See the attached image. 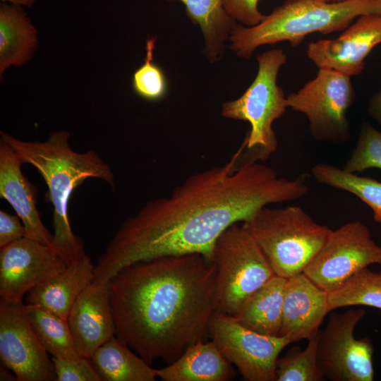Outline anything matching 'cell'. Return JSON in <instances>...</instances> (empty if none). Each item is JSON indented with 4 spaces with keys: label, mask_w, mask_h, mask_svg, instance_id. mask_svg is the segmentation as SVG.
<instances>
[{
    "label": "cell",
    "mask_w": 381,
    "mask_h": 381,
    "mask_svg": "<svg viewBox=\"0 0 381 381\" xmlns=\"http://www.w3.org/2000/svg\"><path fill=\"white\" fill-rule=\"evenodd\" d=\"M308 192L305 176L290 179L262 162L241 164L236 152L224 164L190 174L126 219L99 256L95 278L107 282L131 264L167 255L199 253L212 260L216 241L229 226Z\"/></svg>",
    "instance_id": "cell-1"
},
{
    "label": "cell",
    "mask_w": 381,
    "mask_h": 381,
    "mask_svg": "<svg viewBox=\"0 0 381 381\" xmlns=\"http://www.w3.org/2000/svg\"><path fill=\"white\" fill-rule=\"evenodd\" d=\"M216 277L214 262L199 253L123 267L110 279L115 335L150 365L174 362L209 334Z\"/></svg>",
    "instance_id": "cell-2"
},
{
    "label": "cell",
    "mask_w": 381,
    "mask_h": 381,
    "mask_svg": "<svg viewBox=\"0 0 381 381\" xmlns=\"http://www.w3.org/2000/svg\"><path fill=\"white\" fill-rule=\"evenodd\" d=\"M1 139L17 153L22 162L33 166L48 188L53 206L54 234L52 248L70 265L85 253L83 241L73 232L68 202L73 190L89 178H97L114 187L109 165L94 150L78 152L68 143L69 132L52 133L42 142L25 141L1 131Z\"/></svg>",
    "instance_id": "cell-3"
},
{
    "label": "cell",
    "mask_w": 381,
    "mask_h": 381,
    "mask_svg": "<svg viewBox=\"0 0 381 381\" xmlns=\"http://www.w3.org/2000/svg\"><path fill=\"white\" fill-rule=\"evenodd\" d=\"M370 13H381V0H285L255 26L237 23L229 36L230 49L237 56L249 59L261 46L287 41L296 47L310 34L344 30L357 18Z\"/></svg>",
    "instance_id": "cell-4"
},
{
    "label": "cell",
    "mask_w": 381,
    "mask_h": 381,
    "mask_svg": "<svg viewBox=\"0 0 381 381\" xmlns=\"http://www.w3.org/2000/svg\"><path fill=\"white\" fill-rule=\"evenodd\" d=\"M276 275L303 272L332 229L315 222L300 206L264 207L243 222Z\"/></svg>",
    "instance_id": "cell-5"
},
{
    "label": "cell",
    "mask_w": 381,
    "mask_h": 381,
    "mask_svg": "<svg viewBox=\"0 0 381 381\" xmlns=\"http://www.w3.org/2000/svg\"><path fill=\"white\" fill-rule=\"evenodd\" d=\"M257 75L244 93L238 99L222 106L224 117L247 121L250 125L242 147L238 150L243 163L264 162L278 148L272 128L274 121L281 118L287 107L286 97L277 84L280 68L286 63L282 49H272L257 56Z\"/></svg>",
    "instance_id": "cell-6"
},
{
    "label": "cell",
    "mask_w": 381,
    "mask_h": 381,
    "mask_svg": "<svg viewBox=\"0 0 381 381\" xmlns=\"http://www.w3.org/2000/svg\"><path fill=\"white\" fill-rule=\"evenodd\" d=\"M211 260L217 267V311L232 316L255 291L275 275L241 222L229 226L219 236Z\"/></svg>",
    "instance_id": "cell-7"
},
{
    "label": "cell",
    "mask_w": 381,
    "mask_h": 381,
    "mask_svg": "<svg viewBox=\"0 0 381 381\" xmlns=\"http://www.w3.org/2000/svg\"><path fill=\"white\" fill-rule=\"evenodd\" d=\"M356 92L351 76L319 68L317 76L286 97L287 107L303 114L317 141L343 143L351 139L347 111Z\"/></svg>",
    "instance_id": "cell-8"
},
{
    "label": "cell",
    "mask_w": 381,
    "mask_h": 381,
    "mask_svg": "<svg viewBox=\"0 0 381 381\" xmlns=\"http://www.w3.org/2000/svg\"><path fill=\"white\" fill-rule=\"evenodd\" d=\"M374 264L381 267V246L372 238L365 224L353 220L331 231L303 272L329 293L358 271Z\"/></svg>",
    "instance_id": "cell-9"
},
{
    "label": "cell",
    "mask_w": 381,
    "mask_h": 381,
    "mask_svg": "<svg viewBox=\"0 0 381 381\" xmlns=\"http://www.w3.org/2000/svg\"><path fill=\"white\" fill-rule=\"evenodd\" d=\"M366 314L363 308L330 315L319 332L317 356L325 378L331 381H373V344L368 337L356 339L354 330Z\"/></svg>",
    "instance_id": "cell-10"
},
{
    "label": "cell",
    "mask_w": 381,
    "mask_h": 381,
    "mask_svg": "<svg viewBox=\"0 0 381 381\" xmlns=\"http://www.w3.org/2000/svg\"><path fill=\"white\" fill-rule=\"evenodd\" d=\"M208 334L222 356L248 381H276V363L292 341L287 337L262 334L241 325L234 316L215 311Z\"/></svg>",
    "instance_id": "cell-11"
},
{
    "label": "cell",
    "mask_w": 381,
    "mask_h": 381,
    "mask_svg": "<svg viewBox=\"0 0 381 381\" xmlns=\"http://www.w3.org/2000/svg\"><path fill=\"white\" fill-rule=\"evenodd\" d=\"M0 358L18 381H56L53 361L35 334L23 301L0 300Z\"/></svg>",
    "instance_id": "cell-12"
},
{
    "label": "cell",
    "mask_w": 381,
    "mask_h": 381,
    "mask_svg": "<svg viewBox=\"0 0 381 381\" xmlns=\"http://www.w3.org/2000/svg\"><path fill=\"white\" fill-rule=\"evenodd\" d=\"M50 246L23 237L0 248V300L21 301L25 294L66 268Z\"/></svg>",
    "instance_id": "cell-13"
},
{
    "label": "cell",
    "mask_w": 381,
    "mask_h": 381,
    "mask_svg": "<svg viewBox=\"0 0 381 381\" xmlns=\"http://www.w3.org/2000/svg\"><path fill=\"white\" fill-rule=\"evenodd\" d=\"M379 44L381 13H370L357 18L336 39L310 42L306 54L318 68L332 69L351 77L363 72L366 57Z\"/></svg>",
    "instance_id": "cell-14"
},
{
    "label": "cell",
    "mask_w": 381,
    "mask_h": 381,
    "mask_svg": "<svg viewBox=\"0 0 381 381\" xmlns=\"http://www.w3.org/2000/svg\"><path fill=\"white\" fill-rule=\"evenodd\" d=\"M67 322L79 354L90 358L99 346L116 334L110 280L92 282L86 287L71 306Z\"/></svg>",
    "instance_id": "cell-15"
},
{
    "label": "cell",
    "mask_w": 381,
    "mask_h": 381,
    "mask_svg": "<svg viewBox=\"0 0 381 381\" xmlns=\"http://www.w3.org/2000/svg\"><path fill=\"white\" fill-rule=\"evenodd\" d=\"M329 311L328 293L303 272L287 278L279 337L292 342L312 339Z\"/></svg>",
    "instance_id": "cell-16"
},
{
    "label": "cell",
    "mask_w": 381,
    "mask_h": 381,
    "mask_svg": "<svg viewBox=\"0 0 381 381\" xmlns=\"http://www.w3.org/2000/svg\"><path fill=\"white\" fill-rule=\"evenodd\" d=\"M17 153L0 140V196L22 221L25 237L52 247L53 234L46 228L37 207L36 188L24 176Z\"/></svg>",
    "instance_id": "cell-17"
},
{
    "label": "cell",
    "mask_w": 381,
    "mask_h": 381,
    "mask_svg": "<svg viewBox=\"0 0 381 381\" xmlns=\"http://www.w3.org/2000/svg\"><path fill=\"white\" fill-rule=\"evenodd\" d=\"M95 267L90 258L85 254L31 289L25 304L40 306L67 320L78 296L94 281Z\"/></svg>",
    "instance_id": "cell-18"
},
{
    "label": "cell",
    "mask_w": 381,
    "mask_h": 381,
    "mask_svg": "<svg viewBox=\"0 0 381 381\" xmlns=\"http://www.w3.org/2000/svg\"><path fill=\"white\" fill-rule=\"evenodd\" d=\"M164 381H227L234 370L214 342L200 341L189 347L174 362L157 369Z\"/></svg>",
    "instance_id": "cell-19"
},
{
    "label": "cell",
    "mask_w": 381,
    "mask_h": 381,
    "mask_svg": "<svg viewBox=\"0 0 381 381\" xmlns=\"http://www.w3.org/2000/svg\"><path fill=\"white\" fill-rule=\"evenodd\" d=\"M37 31L21 6L0 4V77L11 66L30 61L37 48Z\"/></svg>",
    "instance_id": "cell-20"
},
{
    "label": "cell",
    "mask_w": 381,
    "mask_h": 381,
    "mask_svg": "<svg viewBox=\"0 0 381 381\" xmlns=\"http://www.w3.org/2000/svg\"><path fill=\"white\" fill-rule=\"evenodd\" d=\"M286 278L274 275L255 291L234 315L255 332L279 337Z\"/></svg>",
    "instance_id": "cell-21"
},
{
    "label": "cell",
    "mask_w": 381,
    "mask_h": 381,
    "mask_svg": "<svg viewBox=\"0 0 381 381\" xmlns=\"http://www.w3.org/2000/svg\"><path fill=\"white\" fill-rule=\"evenodd\" d=\"M179 1L195 25L199 26L204 37V53L210 63L221 60L225 43L237 22L227 13L223 0H164Z\"/></svg>",
    "instance_id": "cell-22"
},
{
    "label": "cell",
    "mask_w": 381,
    "mask_h": 381,
    "mask_svg": "<svg viewBox=\"0 0 381 381\" xmlns=\"http://www.w3.org/2000/svg\"><path fill=\"white\" fill-rule=\"evenodd\" d=\"M116 335L99 346L90 361L101 381H154L157 370Z\"/></svg>",
    "instance_id": "cell-23"
},
{
    "label": "cell",
    "mask_w": 381,
    "mask_h": 381,
    "mask_svg": "<svg viewBox=\"0 0 381 381\" xmlns=\"http://www.w3.org/2000/svg\"><path fill=\"white\" fill-rule=\"evenodd\" d=\"M32 328L44 349L52 357L79 359L66 320L34 305H25Z\"/></svg>",
    "instance_id": "cell-24"
},
{
    "label": "cell",
    "mask_w": 381,
    "mask_h": 381,
    "mask_svg": "<svg viewBox=\"0 0 381 381\" xmlns=\"http://www.w3.org/2000/svg\"><path fill=\"white\" fill-rule=\"evenodd\" d=\"M311 173L319 183L359 198L372 210L375 221L381 224V182L322 162L315 164Z\"/></svg>",
    "instance_id": "cell-25"
},
{
    "label": "cell",
    "mask_w": 381,
    "mask_h": 381,
    "mask_svg": "<svg viewBox=\"0 0 381 381\" xmlns=\"http://www.w3.org/2000/svg\"><path fill=\"white\" fill-rule=\"evenodd\" d=\"M330 311L350 306H366L381 309V271L364 268L328 293Z\"/></svg>",
    "instance_id": "cell-26"
},
{
    "label": "cell",
    "mask_w": 381,
    "mask_h": 381,
    "mask_svg": "<svg viewBox=\"0 0 381 381\" xmlns=\"http://www.w3.org/2000/svg\"><path fill=\"white\" fill-rule=\"evenodd\" d=\"M320 332V331H319ZM319 332L304 349L291 348L276 363V381H321L325 377L318 362Z\"/></svg>",
    "instance_id": "cell-27"
},
{
    "label": "cell",
    "mask_w": 381,
    "mask_h": 381,
    "mask_svg": "<svg viewBox=\"0 0 381 381\" xmlns=\"http://www.w3.org/2000/svg\"><path fill=\"white\" fill-rule=\"evenodd\" d=\"M156 40V36L148 37L145 40L144 63L135 71L131 80L133 91L141 98L151 102L163 99L168 89L164 71L153 61Z\"/></svg>",
    "instance_id": "cell-28"
},
{
    "label": "cell",
    "mask_w": 381,
    "mask_h": 381,
    "mask_svg": "<svg viewBox=\"0 0 381 381\" xmlns=\"http://www.w3.org/2000/svg\"><path fill=\"white\" fill-rule=\"evenodd\" d=\"M342 169L351 174H359L369 169H381V132L363 122L356 146Z\"/></svg>",
    "instance_id": "cell-29"
},
{
    "label": "cell",
    "mask_w": 381,
    "mask_h": 381,
    "mask_svg": "<svg viewBox=\"0 0 381 381\" xmlns=\"http://www.w3.org/2000/svg\"><path fill=\"white\" fill-rule=\"evenodd\" d=\"M56 381H101L90 358L52 357Z\"/></svg>",
    "instance_id": "cell-30"
},
{
    "label": "cell",
    "mask_w": 381,
    "mask_h": 381,
    "mask_svg": "<svg viewBox=\"0 0 381 381\" xmlns=\"http://www.w3.org/2000/svg\"><path fill=\"white\" fill-rule=\"evenodd\" d=\"M260 0H223L224 7L227 13L240 24L253 27L263 19V15L258 8Z\"/></svg>",
    "instance_id": "cell-31"
},
{
    "label": "cell",
    "mask_w": 381,
    "mask_h": 381,
    "mask_svg": "<svg viewBox=\"0 0 381 381\" xmlns=\"http://www.w3.org/2000/svg\"><path fill=\"white\" fill-rule=\"evenodd\" d=\"M25 236L24 225L18 216L0 211V248Z\"/></svg>",
    "instance_id": "cell-32"
},
{
    "label": "cell",
    "mask_w": 381,
    "mask_h": 381,
    "mask_svg": "<svg viewBox=\"0 0 381 381\" xmlns=\"http://www.w3.org/2000/svg\"><path fill=\"white\" fill-rule=\"evenodd\" d=\"M367 111L370 116L381 126V90L370 99Z\"/></svg>",
    "instance_id": "cell-33"
},
{
    "label": "cell",
    "mask_w": 381,
    "mask_h": 381,
    "mask_svg": "<svg viewBox=\"0 0 381 381\" xmlns=\"http://www.w3.org/2000/svg\"><path fill=\"white\" fill-rule=\"evenodd\" d=\"M11 371L8 368H6L3 364L0 367V380L1 381H18L17 376L14 374L13 375Z\"/></svg>",
    "instance_id": "cell-34"
},
{
    "label": "cell",
    "mask_w": 381,
    "mask_h": 381,
    "mask_svg": "<svg viewBox=\"0 0 381 381\" xmlns=\"http://www.w3.org/2000/svg\"><path fill=\"white\" fill-rule=\"evenodd\" d=\"M1 3H10L16 6H24L27 7H32L35 4V0H1Z\"/></svg>",
    "instance_id": "cell-35"
},
{
    "label": "cell",
    "mask_w": 381,
    "mask_h": 381,
    "mask_svg": "<svg viewBox=\"0 0 381 381\" xmlns=\"http://www.w3.org/2000/svg\"><path fill=\"white\" fill-rule=\"evenodd\" d=\"M320 1H326V2H339L344 0H320Z\"/></svg>",
    "instance_id": "cell-36"
}]
</instances>
